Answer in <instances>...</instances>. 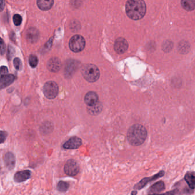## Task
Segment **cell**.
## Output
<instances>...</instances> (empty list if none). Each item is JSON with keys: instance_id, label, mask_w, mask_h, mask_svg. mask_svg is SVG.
I'll return each instance as SVG.
<instances>
[{"instance_id": "cell-21", "label": "cell", "mask_w": 195, "mask_h": 195, "mask_svg": "<svg viewBox=\"0 0 195 195\" xmlns=\"http://www.w3.org/2000/svg\"><path fill=\"white\" fill-rule=\"evenodd\" d=\"M69 186V185L67 182L60 181L57 184V188L61 192H65L68 189Z\"/></svg>"}, {"instance_id": "cell-11", "label": "cell", "mask_w": 195, "mask_h": 195, "mask_svg": "<svg viewBox=\"0 0 195 195\" xmlns=\"http://www.w3.org/2000/svg\"><path fill=\"white\" fill-rule=\"evenodd\" d=\"M31 171L28 170L19 171L14 175V180L17 183L25 181L31 177Z\"/></svg>"}, {"instance_id": "cell-25", "label": "cell", "mask_w": 195, "mask_h": 195, "mask_svg": "<svg viewBox=\"0 0 195 195\" xmlns=\"http://www.w3.org/2000/svg\"><path fill=\"white\" fill-rule=\"evenodd\" d=\"M179 193L178 189H174L173 191H170L169 192H166L165 193H163L161 194H152V195H176Z\"/></svg>"}, {"instance_id": "cell-12", "label": "cell", "mask_w": 195, "mask_h": 195, "mask_svg": "<svg viewBox=\"0 0 195 195\" xmlns=\"http://www.w3.org/2000/svg\"><path fill=\"white\" fill-rule=\"evenodd\" d=\"M99 97L96 93L89 92L87 93L85 96L84 101L85 104L89 106H92L99 102Z\"/></svg>"}, {"instance_id": "cell-27", "label": "cell", "mask_w": 195, "mask_h": 195, "mask_svg": "<svg viewBox=\"0 0 195 195\" xmlns=\"http://www.w3.org/2000/svg\"><path fill=\"white\" fill-rule=\"evenodd\" d=\"M7 135H8V134L6 132L2 131H1V143H3L5 141Z\"/></svg>"}, {"instance_id": "cell-9", "label": "cell", "mask_w": 195, "mask_h": 195, "mask_svg": "<svg viewBox=\"0 0 195 195\" xmlns=\"http://www.w3.org/2000/svg\"><path fill=\"white\" fill-rule=\"evenodd\" d=\"M82 145V140L77 137H73L63 145V148L66 149H75Z\"/></svg>"}, {"instance_id": "cell-28", "label": "cell", "mask_w": 195, "mask_h": 195, "mask_svg": "<svg viewBox=\"0 0 195 195\" xmlns=\"http://www.w3.org/2000/svg\"><path fill=\"white\" fill-rule=\"evenodd\" d=\"M8 72V68L5 66H2L1 68V76H4V75H6Z\"/></svg>"}, {"instance_id": "cell-7", "label": "cell", "mask_w": 195, "mask_h": 195, "mask_svg": "<svg viewBox=\"0 0 195 195\" xmlns=\"http://www.w3.org/2000/svg\"><path fill=\"white\" fill-rule=\"evenodd\" d=\"M164 171H161L158 174L152 176V177H144L142 180H141L138 183H137L136 184L134 185V189L140 190L142 188H143L145 186H146V185L148 183L151 182V181H154V180H157L158 179L163 177L164 176Z\"/></svg>"}, {"instance_id": "cell-18", "label": "cell", "mask_w": 195, "mask_h": 195, "mask_svg": "<svg viewBox=\"0 0 195 195\" xmlns=\"http://www.w3.org/2000/svg\"><path fill=\"white\" fill-rule=\"evenodd\" d=\"M102 108L103 106L101 104L98 102L92 106H89L88 108V111L91 114L97 115L101 112Z\"/></svg>"}, {"instance_id": "cell-6", "label": "cell", "mask_w": 195, "mask_h": 195, "mask_svg": "<svg viewBox=\"0 0 195 195\" xmlns=\"http://www.w3.org/2000/svg\"><path fill=\"white\" fill-rule=\"evenodd\" d=\"M64 172L66 175L73 176L77 175L80 171V168L77 163L74 160H69L64 166Z\"/></svg>"}, {"instance_id": "cell-20", "label": "cell", "mask_w": 195, "mask_h": 195, "mask_svg": "<svg viewBox=\"0 0 195 195\" xmlns=\"http://www.w3.org/2000/svg\"><path fill=\"white\" fill-rule=\"evenodd\" d=\"M181 4L187 11H192L195 9V0H183L181 1Z\"/></svg>"}, {"instance_id": "cell-30", "label": "cell", "mask_w": 195, "mask_h": 195, "mask_svg": "<svg viewBox=\"0 0 195 195\" xmlns=\"http://www.w3.org/2000/svg\"><path fill=\"white\" fill-rule=\"evenodd\" d=\"M4 4H5V2L3 1H1V10H3V8H4Z\"/></svg>"}, {"instance_id": "cell-16", "label": "cell", "mask_w": 195, "mask_h": 195, "mask_svg": "<svg viewBox=\"0 0 195 195\" xmlns=\"http://www.w3.org/2000/svg\"><path fill=\"white\" fill-rule=\"evenodd\" d=\"M14 80V76L13 74H6L1 77V89L9 86Z\"/></svg>"}, {"instance_id": "cell-1", "label": "cell", "mask_w": 195, "mask_h": 195, "mask_svg": "<svg viewBox=\"0 0 195 195\" xmlns=\"http://www.w3.org/2000/svg\"><path fill=\"white\" fill-rule=\"evenodd\" d=\"M125 11L130 19L139 20L141 19L146 13V4L142 0L128 1L125 5Z\"/></svg>"}, {"instance_id": "cell-29", "label": "cell", "mask_w": 195, "mask_h": 195, "mask_svg": "<svg viewBox=\"0 0 195 195\" xmlns=\"http://www.w3.org/2000/svg\"><path fill=\"white\" fill-rule=\"evenodd\" d=\"M5 43L4 42L3 40L1 39V54H4L5 53Z\"/></svg>"}, {"instance_id": "cell-3", "label": "cell", "mask_w": 195, "mask_h": 195, "mask_svg": "<svg viewBox=\"0 0 195 195\" xmlns=\"http://www.w3.org/2000/svg\"><path fill=\"white\" fill-rule=\"evenodd\" d=\"M81 73L84 78L89 82L96 81L99 79L100 75L98 68L92 64L84 65L82 68Z\"/></svg>"}, {"instance_id": "cell-4", "label": "cell", "mask_w": 195, "mask_h": 195, "mask_svg": "<svg viewBox=\"0 0 195 195\" xmlns=\"http://www.w3.org/2000/svg\"><path fill=\"white\" fill-rule=\"evenodd\" d=\"M69 46L73 52H80L84 50L85 46V40L80 35H74L70 39Z\"/></svg>"}, {"instance_id": "cell-17", "label": "cell", "mask_w": 195, "mask_h": 195, "mask_svg": "<svg viewBox=\"0 0 195 195\" xmlns=\"http://www.w3.org/2000/svg\"><path fill=\"white\" fill-rule=\"evenodd\" d=\"M54 3V1H45V0H38L37 1V4L38 7L42 10H49Z\"/></svg>"}, {"instance_id": "cell-2", "label": "cell", "mask_w": 195, "mask_h": 195, "mask_svg": "<svg viewBox=\"0 0 195 195\" xmlns=\"http://www.w3.org/2000/svg\"><path fill=\"white\" fill-rule=\"evenodd\" d=\"M147 131L143 125L134 124L128 131L127 139L131 145L138 146L144 143L147 137Z\"/></svg>"}, {"instance_id": "cell-5", "label": "cell", "mask_w": 195, "mask_h": 195, "mask_svg": "<svg viewBox=\"0 0 195 195\" xmlns=\"http://www.w3.org/2000/svg\"><path fill=\"white\" fill-rule=\"evenodd\" d=\"M43 92L48 99H54L59 93V86L57 83L52 81L46 82L43 88Z\"/></svg>"}, {"instance_id": "cell-14", "label": "cell", "mask_w": 195, "mask_h": 195, "mask_svg": "<svg viewBox=\"0 0 195 195\" xmlns=\"http://www.w3.org/2000/svg\"><path fill=\"white\" fill-rule=\"evenodd\" d=\"M4 161L6 166L9 170H11L14 168L16 159H15V156L13 153L11 152L6 153L4 157Z\"/></svg>"}, {"instance_id": "cell-19", "label": "cell", "mask_w": 195, "mask_h": 195, "mask_svg": "<svg viewBox=\"0 0 195 195\" xmlns=\"http://www.w3.org/2000/svg\"><path fill=\"white\" fill-rule=\"evenodd\" d=\"M186 183L191 189H195V175L192 172H188L184 176Z\"/></svg>"}, {"instance_id": "cell-26", "label": "cell", "mask_w": 195, "mask_h": 195, "mask_svg": "<svg viewBox=\"0 0 195 195\" xmlns=\"http://www.w3.org/2000/svg\"><path fill=\"white\" fill-rule=\"evenodd\" d=\"M14 53V49L11 47V46L9 45L8 47V57L9 60L11 59Z\"/></svg>"}, {"instance_id": "cell-22", "label": "cell", "mask_w": 195, "mask_h": 195, "mask_svg": "<svg viewBox=\"0 0 195 195\" xmlns=\"http://www.w3.org/2000/svg\"><path fill=\"white\" fill-rule=\"evenodd\" d=\"M38 58L36 56L31 54L29 58V63L32 68H36L38 64Z\"/></svg>"}, {"instance_id": "cell-8", "label": "cell", "mask_w": 195, "mask_h": 195, "mask_svg": "<svg viewBox=\"0 0 195 195\" xmlns=\"http://www.w3.org/2000/svg\"><path fill=\"white\" fill-rule=\"evenodd\" d=\"M128 48V44L126 40L122 38H118L114 42V49L118 54H123Z\"/></svg>"}, {"instance_id": "cell-23", "label": "cell", "mask_w": 195, "mask_h": 195, "mask_svg": "<svg viewBox=\"0 0 195 195\" xmlns=\"http://www.w3.org/2000/svg\"><path fill=\"white\" fill-rule=\"evenodd\" d=\"M13 22H14V24L15 25L19 26V25H21V24L22 23V17L21 16L20 14H14L13 16Z\"/></svg>"}, {"instance_id": "cell-24", "label": "cell", "mask_w": 195, "mask_h": 195, "mask_svg": "<svg viewBox=\"0 0 195 195\" xmlns=\"http://www.w3.org/2000/svg\"><path fill=\"white\" fill-rule=\"evenodd\" d=\"M13 64L15 68L17 70H21L22 68V64L20 59L19 58H15L13 61Z\"/></svg>"}, {"instance_id": "cell-13", "label": "cell", "mask_w": 195, "mask_h": 195, "mask_svg": "<svg viewBox=\"0 0 195 195\" xmlns=\"http://www.w3.org/2000/svg\"><path fill=\"white\" fill-rule=\"evenodd\" d=\"M39 38V32L34 28H29L26 32V39L31 43L37 42Z\"/></svg>"}, {"instance_id": "cell-10", "label": "cell", "mask_w": 195, "mask_h": 195, "mask_svg": "<svg viewBox=\"0 0 195 195\" xmlns=\"http://www.w3.org/2000/svg\"><path fill=\"white\" fill-rule=\"evenodd\" d=\"M48 69L51 72H58L61 67V62L60 59L57 57L50 59L47 64Z\"/></svg>"}, {"instance_id": "cell-15", "label": "cell", "mask_w": 195, "mask_h": 195, "mask_svg": "<svg viewBox=\"0 0 195 195\" xmlns=\"http://www.w3.org/2000/svg\"><path fill=\"white\" fill-rule=\"evenodd\" d=\"M165 188L164 183L163 181L156 182L152 185L148 189V191L151 194H157V193L161 192L164 191Z\"/></svg>"}, {"instance_id": "cell-31", "label": "cell", "mask_w": 195, "mask_h": 195, "mask_svg": "<svg viewBox=\"0 0 195 195\" xmlns=\"http://www.w3.org/2000/svg\"><path fill=\"white\" fill-rule=\"evenodd\" d=\"M137 194V192L136 191H133L132 192V193H131V195H136V194Z\"/></svg>"}]
</instances>
